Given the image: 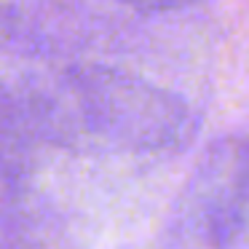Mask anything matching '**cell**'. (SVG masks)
Here are the masks:
<instances>
[{"mask_svg":"<svg viewBox=\"0 0 249 249\" xmlns=\"http://www.w3.org/2000/svg\"><path fill=\"white\" fill-rule=\"evenodd\" d=\"M43 131L86 150L177 153L190 145L198 121L182 97L113 67H83L38 107Z\"/></svg>","mask_w":249,"mask_h":249,"instance_id":"obj_1","label":"cell"},{"mask_svg":"<svg viewBox=\"0 0 249 249\" xmlns=\"http://www.w3.org/2000/svg\"><path fill=\"white\" fill-rule=\"evenodd\" d=\"M188 204L212 249L236 247L249 225V137H222L201 153Z\"/></svg>","mask_w":249,"mask_h":249,"instance_id":"obj_2","label":"cell"},{"mask_svg":"<svg viewBox=\"0 0 249 249\" xmlns=\"http://www.w3.org/2000/svg\"><path fill=\"white\" fill-rule=\"evenodd\" d=\"M33 158L30 121L6 89H0V174L19 177Z\"/></svg>","mask_w":249,"mask_h":249,"instance_id":"obj_3","label":"cell"},{"mask_svg":"<svg viewBox=\"0 0 249 249\" xmlns=\"http://www.w3.org/2000/svg\"><path fill=\"white\" fill-rule=\"evenodd\" d=\"M134 8L142 11H172V8H182V6H193L198 0H124Z\"/></svg>","mask_w":249,"mask_h":249,"instance_id":"obj_4","label":"cell"}]
</instances>
